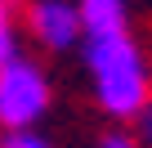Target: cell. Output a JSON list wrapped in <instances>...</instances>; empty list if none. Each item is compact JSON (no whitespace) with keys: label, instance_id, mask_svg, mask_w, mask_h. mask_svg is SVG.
Wrapping results in <instances>:
<instances>
[{"label":"cell","instance_id":"cell-1","mask_svg":"<svg viewBox=\"0 0 152 148\" xmlns=\"http://www.w3.org/2000/svg\"><path fill=\"white\" fill-rule=\"evenodd\" d=\"M81 63L94 90V103L112 121H139V112L152 103V67L143 45L121 32V36H90L81 40Z\"/></svg>","mask_w":152,"mask_h":148},{"label":"cell","instance_id":"cell-2","mask_svg":"<svg viewBox=\"0 0 152 148\" xmlns=\"http://www.w3.org/2000/svg\"><path fill=\"white\" fill-rule=\"evenodd\" d=\"M49 103H54V81L45 63H36L31 54L0 63V135L36 130L49 117Z\"/></svg>","mask_w":152,"mask_h":148},{"label":"cell","instance_id":"cell-3","mask_svg":"<svg viewBox=\"0 0 152 148\" xmlns=\"http://www.w3.org/2000/svg\"><path fill=\"white\" fill-rule=\"evenodd\" d=\"M23 23H27V36H31L45 54L81 49V40H85L81 14H76V0H27Z\"/></svg>","mask_w":152,"mask_h":148},{"label":"cell","instance_id":"cell-4","mask_svg":"<svg viewBox=\"0 0 152 148\" xmlns=\"http://www.w3.org/2000/svg\"><path fill=\"white\" fill-rule=\"evenodd\" d=\"M76 14H81V32L90 36H121L130 32V5L125 0H76Z\"/></svg>","mask_w":152,"mask_h":148},{"label":"cell","instance_id":"cell-5","mask_svg":"<svg viewBox=\"0 0 152 148\" xmlns=\"http://www.w3.org/2000/svg\"><path fill=\"white\" fill-rule=\"evenodd\" d=\"M18 14H14V0H0V63H9L23 54V40H18Z\"/></svg>","mask_w":152,"mask_h":148},{"label":"cell","instance_id":"cell-6","mask_svg":"<svg viewBox=\"0 0 152 148\" xmlns=\"http://www.w3.org/2000/svg\"><path fill=\"white\" fill-rule=\"evenodd\" d=\"M0 148H54V139H45L40 130H18V135H0Z\"/></svg>","mask_w":152,"mask_h":148},{"label":"cell","instance_id":"cell-7","mask_svg":"<svg viewBox=\"0 0 152 148\" xmlns=\"http://www.w3.org/2000/svg\"><path fill=\"white\" fill-rule=\"evenodd\" d=\"M94 148H139V139L134 135H125V130H107V135H99V144Z\"/></svg>","mask_w":152,"mask_h":148},{"label":"cell","instance_id":"cell-8","mask_svg":"<svg viewBox=\"0 0 152 148\" xmlns=\"http://www.w3.org/2000/svg\"><path fill=\"white\" fill-rule=\"evenodd\" d=\"M134 126H139V135H134V139H143V144H152V103H148V108L139 112V121H134Z\"/></svg>","mask_w":152,"mask_h":148}]
</instances>
